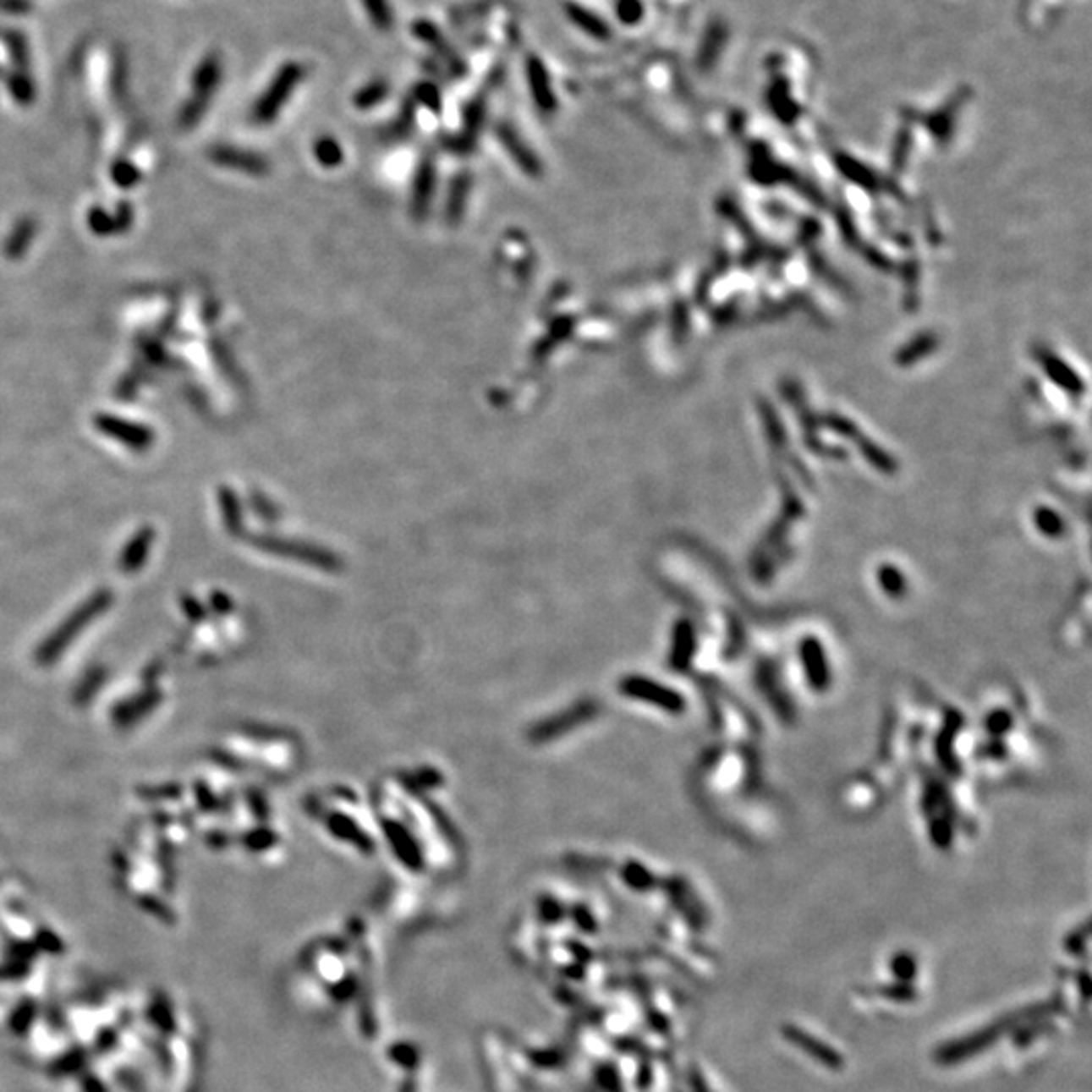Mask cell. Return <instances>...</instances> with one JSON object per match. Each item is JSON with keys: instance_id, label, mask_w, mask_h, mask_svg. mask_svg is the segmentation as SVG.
<instances>
[{"instance_id": "cell-1", "label": "cell", "mask_w": 1092, "mask_h": 1092, "mask_svg": "<svg viewBox=\"0 0 1092 1092\" xmlns=\"http://www.w3.org/2000/svg\"><path fill=\"white\" fill-rule=\"evenodd\" d=\"M304 77H306V67L298 63V61H288V63L279 67L273 80L266 87V91L257 97L255 106H253V123H257V126L273 123V120L279 116V112L283 110V106L289 102V97L294 96L296 87L304 81Z\"/></svg>"}, {"instance_id": "cell-2", "label": "cell", "mask_w": 1092, "mask_h": 1092, "mask_svg": "<svg viewBox=\"0 0 1092 1092\" xmlns=\"http://www.w3.org/2000/svg\"><path fill=\"white\" fill-rule=\"evenodd\" d=\"M221 77H222L221 57L215 53L206 55L195 71L193 97L184 103L183 110L178 113V126L183 128V130H190V128H195L196 123L200 122V118L205 116L206 107H209L211 97L215 96L217 87L221 84Z\"/></svg>"}, {"instance_id": "cell-3", "label": "cell", "mask_w": 1092, "mask_h": 1092, "mask_svg": "<svg viewBox=\"0 0 1092 1092\" xmlns=\"http://www.w3.org/2000/svg\"><path fill=\"white\" fill-rule=\"evenodd\" d=\"M93 425H96V429L102 433V436L126 445L128 449H132V452H138V453L148 452V449L152 447V443L156 442V433H154L148 425L130 421V419L110 415V413H100V415H96V419H93Z\"/></svg>"}, {"instance_id": "cell-4", "label": "cell", "mask_w": 1092, "mask_h": 1092, "mask_svg": "<svg viewBox=\"0 0 1092 1092\" xmlns=\"http://www.w3.org/2000/svg\"><path fill=\"white\" fill-rule=\"evenodd\" d=\"M411 33L415 35V37L421 41L427 49H431L433 55H436L455 77L465 75L468 65H465L462 55H459L458 51H455V47L443 37V33L439 30V27L433 23V20L417 19L415 23L411 25Z\"/></svg>"}, {"instance_id": "cell-5", "label": "cell", "mask_w": 1092, "mask_h": 1092, "mask_svg": "<svg viewBox=\"0 0 1092 1092\" xmlns=\"http://www.w3.org/2000/svg\"><path fill=\"white\" fill-rule=\"evenodd\" d=\"M211 162L219 164L222 168L239 170V173L251 176H263L269 173V162L257 152H250L237 146H227V144H217L206 152Z\"/></svg>"}, {"instance_id": "cell-6", "label": "cell", "mask_w": 1092, "mask_h": 1092, "mask_svg": "<svg viewBox=\"0 0 1092 1092\" xmlns=\"http://www.w3.org/2000/svg\"><path fill=\"white\" fill-rule=\"evenodd\" d=\"M524 74H526L528 87H530V96L532 100H535L538 110L542 113L555 112L557 96L555 91H552V81H551V75H548L545 61H542L538 55H528L524 61Z\"/></svg>"}, {"instance_id": "cell-7", "label": "cell", "mask_w": 1092, "mask_h": 1092, "mask_svg": "<svg viewBox=\"0 0 1092 1092\" xmlns=\"http://www.w3.org/2000/svg\"><path fill=\"white\" fill-rule=\"evenodd\" d=\"M132 222L134 209L128 203L118 205V209L113 213H107L102 206H93L90 213H87V225L100 237H113L120 235V233H126L132 227Z\"/></svg>"}, {"instance_id": "cell-8", "label": "cell", "mask_w": 1092, "mask_h": 1092, "mask_svg": "<svg viewBox=\"0 0 1092 1092\" xmlns=\"http://www.w3.org/2000/svg\"><path fill=\"white\" fill-rule=\"evenodd\" d=\"M496 136H498L500 144L506 148V152L510 154L512 160H514V162L519 164L526 174L530 176L541 174V162H538L535 152H532L530 146L522 140L520 134L514 130V126H510V123L506 122H500L498 126H496Z\"/></svg>"}, {"instance_id": "cell-9", "label": "cell", "mask_w": 1092, "mask_h": 1092, "mask_svg": "<svg viewBox=\"0 0 1092 1092\" xmlns=\"http://www.w3.org/2000/svg\"><path fill=\"white\" fill-rule=\"evenodd\" d=\"M565 14L567 19L577 27L579 30H583L584 35L589 37L597 39V41H609L612 39V27H609L605 20L599 17L597 13H593L591 8L583 7V4L573 3V0H567L565 3Z\"/></svg>"}, {"instance_id": "cell-10", "label": "cell", "mask_w": 1092, "mask_h": 1092, "mask_svg": "<svg viewBox=\"0 0 1092 1092\" xmlns=\"http://www.w3.org/2000/svg\"><path fill=\"white\" fill-rule=\"evenodd\" d=\"M433 190H436V162H433L431 156H425L423 162L419 164L411 195V211L415 213L417 219H421L425 215Z\"/></svg>"}, {"instance_id": "cell-11", "label": "cell", "mask_w": 1092, "mask_h": 1092, "mask_svg": "<svg viewBox=\"0 0 1092 1092\" xmlns=\"http://www.w3.org/2000/svg\"><path fill=\"white\" fill-rule=\"evenodd\" d=\"M783 1034L791 1040V1042L795 1044L797 1048H801L804 1052H807L809 1056H814L817 1062L826 1064L827 1068H840V1066H842V1056L837 1054L836 1050H831L830 1046H826V1044L821 1042V1040H815L814 1036H809V1034H805L804 1029L787 1028Z\"/></svg>"}, {"instance_id": "cell-12", "label": "cell", "mask_w": 1092, "mask_h": 1092, "mask_svg": "<svg viewBox=\"0 0 1092 1092\" xmlns=\"http://www.w3.org/2000/svg\"><path fill=\"white\" fill-rule=\"evenodd\" d=\"M35 235H37V221L33 217H23V219L17 221V225L13 227L10 235L7 237L3 245V253L4 257L10 261H17L20 257H25V253L29 251L30 243H33Z\"/></svg>"}, {"instance_id": "cell-13", "label": "cell", "mask_w": 1092, "mask_h": 1092, "mask_svg": "<svg viewBox=\"0 0 1092 1092\" xmlns=\"http://www.w3.org/2000/svg\"><path fill=\"white\" fill-rule=\"evenodd\" d=\"M486 122V97L478 96L465 106L464 110V130L455 136V148L465 150L472 148L481 126Z\"/></svg>"}, {"instance_id": "cell-14", "label": "cell", "mask_w": 1092, "mask_h": 1092, "mask_svg": "<svg viewBox=\"0 0 1092 1092\" xmlns=\"http://www.w3.org/2000/svg\"><path fill=\"white\" fill-rule=\"evenodd\" d=\"M389 81L382 80V77H376V80H370L369 84H365L360 87L359 91L354 93L352 102L359 110H372V107L379 106L381 102H385L389 97Z\"/></svg>"}, {"instance_id": "cell-15", "label": "cell", "mask_w": 1092, "mask_h": 1092, "mask_svg": "<svg viewBox=\"0 0 1092 1092\" xmlns=\"http://www.w3.org/2000/svg\"><path fill=\"white\" fill-rule=\"evenodd\" d=\"M360 4L376 30L389 33L395 27V10H392L391 0H360Z\"/></svg>"}, {"instance_id": "cell-16", "label": "cell", "mask_w": 1092, "mask_h": 1092, "mask_svg": "<svg viewBox=\"0 0 1092 1092\" xmlns=\"http://www.w3.org/2000/svg\"><path fill=\"white\" fill-rule=\"evenodd\" d=\"M469 190V176L462 174L455 178V183L452 184V190H449V203H447V221L455 222L459 219V215L464 213L465 206V196H468Z\"/></svg>"}, {"instance_id": "cell-17", "label": "cell", "mask_w": 1092, "mask_h": 1092, "mask_svg": "<svg viewBox=\"0 0 1092 1092\" xmlns=\"http://www.w3.org/2000/svg\"><path fill=\"white\" fill-rule=\"evenodd\" d=\"M314 154L324 167H336V164L343 162V148H340V144L330 136H322L320 140H316Z\"/></svg>"}, {"instance_id": "cell-18", "label": "cell", "mask_w": 1092, "mask_h": 1092, "mask_svg": "<svg viewBox=\"0 0 1092 1092\" xmlns=\"http://www.w3.org/2000/svg\"><path fill=\"white\" fill-rule=\"evenodd\" d=\"M112 180L120 189H132L134 184L140 183V168L134 167L130 160H118L112 167Z\"/></svg>"}, {"instance_id": "cell-19", "label": "cell", "mask_w": 1092, "mask_h": 1092, "mask_svg": "<svg viewBox=\"0 0 1092 1092\" xmlns=\"http://www.w3.org/2000/svg\"><path fill=\"white\" fill-rule=\"evenodd\" d=\"M389 1056L392 1062L403 1066V1068L407 1070H415L419 1066V1050L413 1046V1044L398 1042L389 1050Z\"/></svg>"}, {"instance_id": "cell-20", "label": "cell", "mask_w": 1092, "mask_h": 1092, "mask_svg": "<svg viewBox=\"0 0 1092 1092\" xmlns=\"http://www.w3.org/2000/svg\"><path fill=\"white\" fill-rule=\"evenodd\" d=\"M413 96H415V102L423 103V106L429 107V110L433 112L442 110V93H439L436 85L429 84V81L417 84L415 90H413Z\"/></svg>"}, {"instance_id": "cell-21", "label": "cell", "mask_w": 1092, "mask_h": 1092, "mask_svg": "<svg viewBox=\"0 0 1092 1092\" xmlns=\"http://www.w3.org/2000/svg\"><path fill=\"white\" fill-rule=\"evenodd\" d=\"M615 14L621 23L635 25L644 17V4L641 0H617L615 3Z\"/></svg>"}, {"instance_id": "cell-22", "label": "cell", "mask_w": 1092, "mask_h": 1092, "mask_svg": "<svg viewBox=\"0 0 1092 1092\" xmlns=\"http://www.w3.org/2000/svg\"><path fill=\"white\" fill-rule=\"evenodd\" d=\"M10 91H13V96L17 97V102H20V103H30V102H33L35 90H33V84H30V80L27 77V74H17V75L10 77Z\"/></svg>"}, {"instance_id": "cell-23", "label": "cell", "mask_w": 1092, "mask_h": 1092, "mask_svg": "<svg viewBox=\"0 0 1092 1092\" xmlns=\"http://www.w3.org/2000/svg\"><path fill=\"white\" fill-rule=\"evenodd\" d=\"M0 10H4V13H10V14L27 13L29 3L27 0H0Z\"/></svg>"}, {"instance_id": "cell-24", "label": "cell", "mask_w": 1092, "mask_h": 1092, "mask_svg": "<svg viewBox=\"0 0 1092 1092\" xmlns=\"http://www.w3.org/2000/svg\"><path fill=\"white\" fill-rule=\"evenodd\" d=\"M415 1090H417L415 1080H407V1083L401 1086V1092H415Z\"/></svg>"}]
</instances>
